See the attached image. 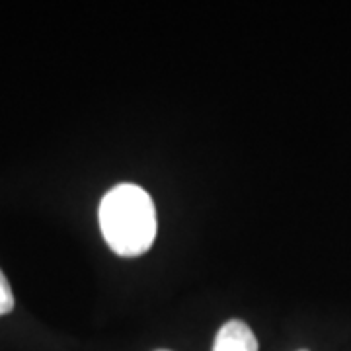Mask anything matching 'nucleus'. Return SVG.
I'll return each mask as SVG.
<instances>
[{
    "instance_id": "obj_4",
    "label": "nucleus",
    "mask_w": 351,
    "mask_h": 351,
    "mask_svg": "<svg viewBox=\"0 0 351 351\" xmlns=\"http://www.w3.org/2000/svg\"><path fill=\"white\" fill-rule=\"evenodd\" d=\"M158 351H168V350H158Z\"/></svg>"
},
{
    "instance_id": "obj_1",
    "label": "nucleus",
    "mask_w": 351,
    "mask_h": 351,
    "mask_svg": "<svg viewBox=\"0 0 351 351\" xmlns=\"http://www.w3.org/2000/svg\"><path fill=\"white\" fill-rule=\"evenodd\" d=\"M101 234L117 256L135 258L156 239V209L151 195L135 184H121L100 203Z\"/></svg>"
},
{
    "instance_id": "obj_2",
    "label": "nucleus",
    "mask_w": 351,
    "mask_h": 351,
    "mask_svg": "<svg viewBox=\"0 0 351 351\" xmlns=\"http://www.w3.org/2000/svg\"><path fill=\"white\" fill-rule=\"evenodd\" d=\"M213 351H258V339L242 320H228L217 332Z\"/></svg>"
},
{
    "instance_id": "obj_3",
    "label": "nucleus",
    "mask_w": 351,
    "mask_h": 351,
    "mask_svg": "<svg viewBox=\"0 0 351 351\" xmlns=\"http://www.w3.org/2000/svg\"><path fill=\"white\" fill-rule=\"evenodd\" d=\"M14 308V293L6 276L0 269V316L12 313Z\"/></svg>"
}]
</instances>
